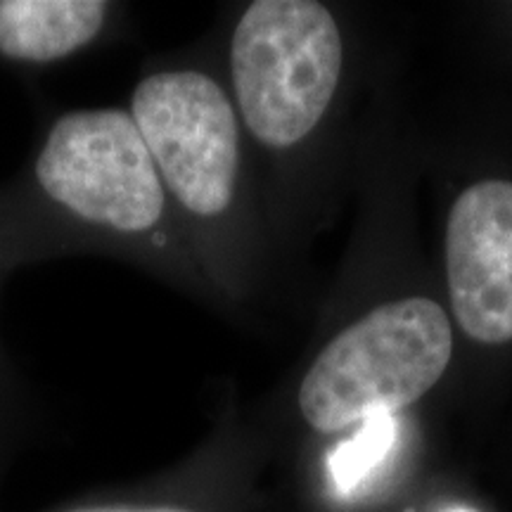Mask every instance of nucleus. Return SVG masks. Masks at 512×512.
<instances>
[{"mask_svg": "<svg viewBox=\"0 0 512 512\" xmlns=\"http://www.w3.org/2000/svg\"><path fill=\"white\" fill-rule=\"evenodd\" d=\"M64 256H105L169 283L195 268L157 166L126 105L72 107L0 185L5 273Z\"/></svg>", "mask_w": 512, "mask_h": 512, "instance_id": "1", "label": "nucleus"}, {"mask_svg": "<svg viewBox=\"0 0 512 512\" xmlns=\"http://www.w3.org/2000/svg\"><path fill=\"white\" fill-rule=\"evenodd\" d=\"M126 110L145 140L192 259L230 228L245 183V128L226 83L192 62L147 60Z\"/></svg>", "mask_w": 512, "mask_h": 512, "instance_id": "2", "label": "nucleus"}, {"mask_svg": "<svg viewBox=\"0 0 512 512\" xmlns=\"http://www.w3.org/2000/svg\"><path fill=\"white\" fill-rule=\"evenodd\" d=\"M342 62V34L323 3H249L228 41V91L247 136L271 155L302 147L335 100Z\"/></svg>", "mask_w": 512, "mask_h": 512, "instance_id": "3", "label": "nucleus"}, {"mask_svg": "<svg viewBox=\"0 0 512 512\" xmlns=\"http://www.w3.org/2000/svg\"><path fill=\"white\" fill-rule=\"evenodd\" d=\"M451 354V323L437 302H389L318 351L299 382V413L323 434L342 432L377 413L394 415L430 392Z\"/></svg>", "mask_w": 512, "mask_h": 512, "instance_id": "4", "label": "nucleus"}, {"mask_svg": "<svg viewBox=\"0 0 512 512\" xmlns=\"http://www.w3.org/2000/svg\"><path fill=\"white\" fill-rule=\"evenodd\" d=\"M448 290L456 318L482 344L512 339V181L470 185L446 226Z\"/></svg>", "mask_w": 512, "mask_h": 512, "instance_id": "5", "label": "nucleus"}, {"mask_svg": "<svg viewBox=\"0 0 512 512\" xmlns=\"http://www.w3.org/2000/svg\"><path fill=\"white\" fill-rule=\"evenodd\" d=\"M114 0H0V67L38 72L93 53L124 34Z\"/></svg>", "mask_w": 512, "mask_h": 512, "instance_id": "6", "label": "nucleus"}, {"mask_svg": "<svg viewBox=\"0 0 512 512\" xmlns=\"http://www.w3.org/2000/svg\"><path fill=\"white\" fill-rule=\"evenodd\" d=\"M399 441V425L392 413L370 415L361 422L354 437L328 453V472L332 484L342 496L354 494L375 475L392 456Z\"/></svg>", "mask_w": 512, "mask_h": 512, "instance_id": "7", "label": "nucleus"}, {"mask_svg": "<svg viewBox=\"0 0 512 512\" xmlns=\"http://www.w3.org/2000/svg\"><path fill=\"white\" fill-rule=\"evenodd\" d=\"M64 512H195L185 505L174 503H98V505H79V508Z\"/></svg>", "mask_w": 512, "mask_h": 512, "instance_id": "8", "label": "nucleus"}, {"mask_svg": "<svg viewBox=\"0 0 512 512\" xmlns=\"http://www.w3.org/2000/svg\"><path fill=\"white\" fill-rule=\"evenodd\" d=\"M5 278H8V273L0 266V285H3ZM17 382V368L15 363H12L8 349L3 347V337H0V411L17 396Z\"/></svg>", "mask_w": 512, "mask_h": 512, "instance_id": "9", "label": "nucleus"}, {"mask_svg": "<svg viewBox=\"0 0 512 512\" xmlns=\"http://www.w3.org/2000/svg\"><path fill=\"white\" fill-rule=\"evenodd\" d=\"M451 512H472V510H465V508H458V510H451Z\"/></svg>", "mask_w": 512, "mask_h": 512, "instance_id": "10", "label": "nucleus"}]
</instances>
